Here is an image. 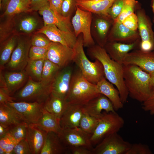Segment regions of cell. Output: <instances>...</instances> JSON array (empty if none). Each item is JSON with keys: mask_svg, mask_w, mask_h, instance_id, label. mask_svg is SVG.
<instances>
[{"mask_svg": "<svg viewBox=\"0 0 154 154\" xmlns=\"http://www.w3.org/2000/svg\"><path fill=\"white\" fill-rule=\"evenodd\" d=\"M124 123L123 119L116 112H103L90 137L92 145H97L107 136L118 132L123 127Z\"/></svg>", "mask_w": 154, "mask_h": 154, "instance_id": "cell-5", "label": "cell"}, {"mask_svg": "<svg viewBox=\"0 0 154 154\" xmlns=\"http://www.w3.org/2000/svg\"><path fill=\"white\" fill-rule=\"evenodd\" d=\"M123 67L124 82L129 96L143 103L151 92L149 73L135 65L123 64Z\"/></svg>", "mask_w": 154, "mask_h": 154, "instance_id": "cell-2", "label": "cell"}, {"mask_svg": "<svg viewBox=\"0 0 154 154\" xmlns=\"http://www.w3.org/2000/svg\"><path fill=\"white\" fill-rule=\"evenodd\" d=\"M11 106L28 124H37L42 115L43 104L24 101L7 103Z\"/></svg>", "mask_w": 154, "mask_h": 154, "instance_id": "cell-11", "label": "cell"}, {"mask_svg": "<svg viewBox=\"0 0 154 154\" xmlns=\"http://www.w3.org/2000/svg\"><path fill=\"white\" fill-rule=\"evenodd\" d=\"M10 0H0V7L1 9L5 10Z\"/></svg>", "mask_w": 154, "mask_h": 154, "instance_id": "cell-54", "label": "cell"}, {"mask_svg": "<svg viewBox=\"0 0 154 154\" xmlns=\"http://www.w3.org/2000/svg\"><path fill=\"white\" fill-rule=\"evenodd\" d=\"M149 74L150 76V83L152 86L154 84V72Z\"/></svg>", "mask_w": 154, "mask_h": 154, "instance_id": "cell-55", "label": "cell"}, {"mask_svg": "<svg viewBox=\"0 0 154 154\" xmlns=\"http://www.w3.org/2000/svg\"><path fill=\"white\" fill-rule=\"evenodd\" d=\"M44 60H29L25 69L29 77L37 81H40Z\"/></svg>", "mask_w": 154, "mask_h": 154, "instance_id": "cell-35", "label": "cell"}, {"mask_svg": "<svg viewBox=\"0 0 154 154\" xmlns=\"http://www.w3.org/2000/svg\"><path fill=\"white\" fill-rule=\"evenodd\" d=\"M47 133L36 124L28 125L25 139L29 144L32 154H40Z\"/></svg>", "mask_w": 154, "mask_h": 154, "instance_id": "cell-21", "label": "cell"}, {"mask_svg": "<svg viewBox=\"0 0 154 154\" xmlns=\"http://www.w3.org/2000/svg\"><path fill=\"white\" fill-rule=\"evenodd\" d=\"M28 124L25 122L10 127L7 134L12 136L18 143L26 138Z\"/></svg>", "mask_w": 154, "mask_h": 154, "instance_id": "cell-37", "label": "cell"}, {"mask_svg": "<svg viewBox=\"0 0 154 154\" xmlns=\"http://www.w3.org/2000/svg\"><path fill=\"white\" fill-rule=\"evenodd\" d=\"M84 108L85 113L98 118L102 115L103 110L107 112H116L111 101L101 94L84 105Z\"/></svg>", "mask_w": 154, "mask_h": 154, "instance_id": "cell-18", "label": "cell"}, {"mask_svg": "<svg viewBox=\"0 0 154 154\" xmlns=\"http://www.w3.org/2000/svg\"><path fill=\"white\" fill-rule=\"evenodd\" d=\"M48 47H41L31 46L29 50V59L35 60L47 59Z\"/></svg>", "mask_w": 154, "mask_h": 154, "instance_id": "cell-39", "label": "cell"}, {"mask_svg": "<svg viewBox=\"0 0 154 154\" xmlns=\"http://www.w3.org/2000/svg\"><path fill=\"white\" fill-rule=\"evenodd\" d=\"M115 0H76V5L81 9L110 18L108 12Z\"/></svg>", "mask_w": 154, "mask_h": 154, "instance_id": "cell-23", "label": "cell"}, {"mask_svg": "<svg viewBox=\"0 0 154 154\" xmlns=\"http://www.w3.org/2000/svg\"><path fill=\"white\" fill-rule=\"evenodd\" d=\"M35 33H42L51 41L59 42L72 48L77 39L74 33L62 31L53 24L44 25Z\"/></svg>", "mask_w": 154, "mask_h": 154, "instance_id": "cell-15", "label": "cell"}, {"mask_svg": "<svg viewBox=\"0 0 154 154\" xmlns=\"http://www.w3.org/2000/svg\"><path fill=\"white\" fill-rule=\"evenodd\" d=\"M14 102L13 97L10 95L5 90L0 88V104Z\"/></svg>", "mask_w": 154, "mask_h": 154, "instance_id": "cell-50", "label": "cell"}, {"mask_svg": "<svg viewBox=\"0 0 154 154\" xmlns=\"http://www.w3.org/2000/svg\"><path fill=\"white\" fill-rule=\"evenodd\" d=\"M122 23L131 30L138 31V19L136 14L135 13L126 17Z\"/></svg>", "mask_w": 154, "mask_h": 154, "instance_id": "cell-47", "label": "cell"}, {"mask_svg": "<svg viewBox=\"0 0 154 154\" xmlns=\"http://www.w3.org/2000/svg\"><path fill=\"white\" fill-rule=\"evenodd\" d=\"M17 143L16 140L8 134L0 137V147L5 150V154H12L13 149Z\"/></svg>", "mask_w": 154, "mask_h": 154, "instance_id": "cell-40", "label": "cell"}, {"mask_svg": "<svg viewBox=\"0 0 154 154\" xmlns=\"http://www.w3.org/2000/svg\"><path fill=\"white\" fill-rule=\"evenodd\" d=\"M99 118L84 112L80 122L79 127L84 132L91 136L99 122Z\"/></svg>", "mask_w": 154, "mask_h": 154, "instance_id": "cell-36", "label": "cell"}, {"mask_svg": "<svg viewBox=\"0 0 154 154\" xmlns=\"http://www.w3.org/2000/svg\"><path fill=\"white\" fill-rule=\"evenodd\" d=\"M9 127H5L0 124V137L7 134Z\"/></svg>", "mask_w": 154, "mask_h": 154, "instance_id": "cell-53", "label": "cell"}, {"mask_svg": "<svg viewBox=\"0 0 154 154\" xmlns=\"http://www.w3.org/2000/svg\"><path fill=\"white\" fill-rule=\"evenodd\" d=\"M4 76L8 92L11 96L21 88L27 82L29 78L25 69L6 72Z\"/></svg>", "mask_w": 154, "mask_h": 154, "instance_id": "cell-26", "label": "cell"}, {"mask_svg": "<svg viewBox=\"0 0 154 154\" xmlns=\"http://www.w3.org/2000/svg\"><path fill=\"white\" fill-rule=\"evenodd\" d=\"M100 16L95 22V27L98 35L96 40L98 45L104 47L107 42L108 34L111 24L114 22H111L112 19L110 18Z\"/></svg>", "mask_w": 154, "mask_h": 154, "instance_id": "cell-30", "label": "cell"}, {"mask_svg": "<svg viewBox=\"0 0 154 154\" xmlns=\"http://www.w3.org/2000/svg\"><path fill=\"white\" fill-rule=\"evenodd\" d=\"M142 108L151 115H154V84L151 86L150 95L142 104Z\"/></svg>", "mask_w": 154, "mask_h": 154, "instance_id": "cell-45", "label": "cell"}, {"mask_svg": "<svg viewBox=\"0 0 154 154\" xmlns=\"http://www.w3.org/2000/svg\"><path fill=\"white\" fill-rule=\"evenodd\" d=\"M70 154L69 149L61 141L57 133H47L40 154Z\"/></svg>", "mask_w": 154, "mask_h": 154, "instance_id": "cell-27", "label": "cell"}, {"mask_svg": "<svg viewBox=\"0 0 154 154\" xmlns=\"http://www.w3.org/2000/svg\"><path fill=\"white\" fill-rule=\"evenodd\" d=\"M0 154H5V150L0 147Z\"/></svg>", "mask_w": 154, "mask_h": 154, "instance_id": "cell-57", "label": "cell"}, {"mask_svg": "<svg viewBox=\"0 0 154 154\" xmlns=\"http://www.w3.org/2000/svg\"><path fill=\"white\" fill-rule=\"evenodd\" d=\"M136 15L138 19V30L140 42L151 43L154 44V31L152 24L149 17L143 9H139Z\"/></svg>", "mask_w": 154, "mask_h": 154, "instance_id": "cell-24", "label": "cell"}, {"mask_svg": "<svg viewBox=\"0 0 154 154\" xmlns=\"http://www.w3.org/2000/svg\"><path fill=\"white\" fill-rule=\"evenodd\" d=\"M140 39L138 31L131 30L122 23L114 22L108 36L107 42L129 44L140 40Z\"/></svg>", "mask_w": 154, "mask_h": 154, "instance_id": "cell-17", "label": "cell"}, {"mask_svg": "<svg viewBox=\"0 0 154 154\" xmlns=\"http://www.w3.org/2000/svg\"><path fill=\"white\" fill-rule=\"evenodd\" d=\"M83 35L80 34L77 37L73 48L74 54L73 61L77 66L84 77L90 82L95 84L105 77L102 63L95 59L91 62L86 56L84 50Z\"/></svg>", "mask_w": 154, "mask_h": 154, "instance_id": "cell-3", "label": "cell"}, {"mask_svg": "<svg viewBox=\"0 0 154 154\" xmlns=\"http://www.w3.org/2000/svg\"><path fill=\"white\" fill-rule=\"evenodd\" d=\"M96 84L86 80L78 68L73 71L66 100L69 104L84 105L98 96Z\"/></svg>", "mask_w": 154, "mask_h": 154, "instance_id": "cell-4", "label": "cell"}, {"mask_svg": "<svg viewBox=\"0 0 154 154\" xmlns=\"http://www.w3.org/2000/svg\"><path fill=\"white\" fill-rule=\"evenodd\" d=\"M140 41L139 40L129 44L108 41L104 48L112 59L123 64L126 55L139 45Z\"/></svg>", "mask_w": 154, "mask_h": 154, "instance_id": "cell-20", "label": "cell"}, {"mask_svg": "<svg viewBox=\"0 0 154 154\" xmlns=\"http://www.w3.org/2000/svg\"><path fill=\"white\" fill-rule=\"evenodd\" d=\"M76 7V0H64L62 7V15L66 17H70Z\"/></svg>", "mask_w": 154, "mask_h": 154, "instance_id": "cell-44", "label": "cell"}, {"mask_svg": "<svg viewBox=\"0 0 154 154\" xmlns=\"http://www.w3.org/2000/svg\"><path fill=\"white\" fill-rule=\"evenodd\" d=\"M18 16L11 19L13 33L29 34L38 29L40 22L35 16L28 14Z\"/></svg>", "mask_w": 154, "mask_h": 154, "instance_id": "cell-19", "label": "cell"}, {"mask_svg": "<svg viewBox=\"0 0 154 154\" xmlns=\"http://www.w3.org/2000/svg\"><path fill=\"white\" fill-rule=\"evenodd\" d=\"M60 69L57 65L47 59H45L40 81L45 85H51L55 76Z\"/></svg>", "mask_w": 154, "mask_h": 154, "instance_id": "cell-34", "label": "cell"}, {"mask_svg": "<svg viewBox=\"0 0 154 154\" xmlns=\"http://www.w3.org/2000/svg\"><path fill=\"white\" fill-rule=\"evenodd\" d=\"M96 85L98 92L105 95L109 99L116 111L123 107V104L121 101L118 90L105 77L98 82Z\"/></svg>", "mask_w": 154, "mask_h": 154, "instance_id": "cell-25", "label": "cell"}, {"mask_svg": "<svg viewBox=\"0 0 154 154\" xmlns=\"http://www.w3.org/2000/svg\"><path fill=\"white\" fill-rule=\"evenodd\" d=\"M18 37L16 35L12 36L1 44L0 50V69L9 61L12 53L17 43Z\"/></svg>", "mask_w": 154, "mask_h": 154, "instance_id": "cell-32", "label": "cell"}, {"mask_svg": "<svg viewBox=\"0 0 154 154\" xmlns=\"http://www.w3.org/2000/svg\"><path fill=\"white\" fill-rule=\"evenodd\" d=\"M152 152L147 145L141 143L131 144L126 154H152Z\"/></svg>", "mask_w": 154, "mask_h": 154, "instance_id": "cell-43", "label": "cell"}, {"mask_svg": "<svg viewBox=\"0 0 154 154\" xmlns=\"http://www.w3.org/2000/svg\"><path fill=\"white\" fill-rule=\"evenodd\" d=\"M92 13L83 10L77 6L71 23L74 33L76 37L81 34L83 35L84 46L88 47L94 45L95 42L91 32Z\"/></svg>", "mask_w": 154, "mask_h": 154, "instance_id": "cell-7", "label": "cell"}, {"mask_svg": "<svg viewBox=\"0 0 154 154\" xmlns=\"http://www.w3.org/2000/svg\"><path fill=\"white\" fill-rule=\"evenodd\" d=\"M48 0H31L30 7L31 11H38L48 2Z\"/></svg>", "mask_w": 154, "mask_h": 154, "instance_id": "cell-51", "label": "cell"}, {"mask_svg": "<svg viewBox=\"0 0 154 154\" xmlns=\"http://www.w3.org/2000/svg\"><path fill=\"white\" fill-rule=\"evenodd\" d=\"M12 154H32L29 146L26 139L21 140L16 145Z\"/></svg>", "mask_w": 154, "mask_h": 154, "instance_id": "cell-46", "label": "cell"}, {"mask_svg": "<svg viewBox=\"0 0 154 154\" xmlns=\"http://www.w3.org/2000/svg\"><path fill=\"white\" fill-rule=\"evenodd\" d=\"M131 144L125 140L118 133L104 138L92 149V154H126Z\"/></svg>", "mask_w": 154, "mask_h": 154, "instance_id": "cell-8", "label": "cell"}, {"mask_svg": "<svg viewBox=\"0 0 154 154\" xmlns=\"http://www.w3.org/2000/svg\"><path fill=\"white\" fill-rule=\"evenodd\" d=\"M88 52L90 57L102 63L105 77L116 87L121 102L125 103L129 96L124 82L123 64L112 59L105 48L98 45L89 47Z\"/></svg>", "mask_w": 154, "mask_h": 154, "instance_id": "cell-1", "label": "cell"}, {"mask_svg": "<svg viewBox=\"0 0 154 154\" xmlns=\"http://www.w3.org/2000/svg\"><path fill=\"white\" fill-rule=\"evenodd\" d=\"M73 68L69 64L61 68L51 84V93L53 95L65 99L69 90Z\"/></svg>", "mask_w": 154, "mask_h": 154, "instance_id": "cell-13", "label": "cell"}, {"mask_svg": "<svg viewBox=\"0 0 154 154\" xmlns=\"http://www.w3.org/2000/svg\"><path fill=\"white\" fill-rule=\"evenodd\" d=\"M151 6L152 8V11L153 14V22L154 23V0H151Z\"/></svg>", "mask_w": 154, "mask_h": 154, "instance_id": "cell-56", "label": "cell"}, {"mask_svg": "<svg viewBox=\"0 0 154 154\" xmlns=\"http://www.w3.org/2000/svg\"><path fill=\"white\" fill-rule=\"evenodd\" d=\"M38 11L40 14L42 16L44 26L54 25L62 31L73 33L70 20V17H64L55 13L50 7L48 2Z\"/></svg>", "mask_w": 154, "mask_h": 154, "instance_id": "cell-16", "label": "cell"}, {"mask_svg": "<svg viewBox=\"0 0 154 154\" xmlns=\"http://www.w3.org/2000/svg\"><path fill=\"white\" fill-rule=\"evenodd\" d=\"M70 154H92V150L83 147H73L69 148Z\"/></svg>", "mask_w": 154, "mask_h": 154, "instance_id": "cell-49", "label": "cell"}, {"mask_svg": "<svg viewBox=\"0 0 154 154\" xmlns=\"http://www.w3.org/2000/svg\"><path fill=\"white\" fill-rule=\"evenodd\" d=\"M30 0L31 1V0Z\"/></svg>", "mask_w": 154, "mask_h": 154, "instance_id": "cell-59", "label": "cell"}, {"mask_svg": "<svg viewBox=\"0 0 154 154\" xmlns=\"http://www.w3.org/2000/svg\"><path fill=\"white\" fill-rule=\"evenodd\" d=\"M64 0H48L50 8L55 13L62 15V7Z\"/></svg>", "mask_w": 154, "mask_h": 154, "instance_id": "cell-48", "label": "cell"}, {"mask_svg": "<svg viewBox=\"0 0 154 154\" xmlns=\"http://www.w3.org/2000/svg\"><path fill=\"white\" fill-rule=\"evenodd\" d=\"M131 0L133 1H136V0Z\"/></svg>", "mask_w": 154, "mask_h": 154, "instance_id": "cell-58", "label": "cell"}, {"mask_svg": "<svg viewBox=\"0 0 154 154\" xmlns=\"http://www.w3.org/2000/svg\"><path fill=\"white\" fill-rule=\"evenodd\" d=\"M57 134L63 144L68 148L83 147L92 150L93 148L90 140L91 135L79 127L62 128Z\"/></svg>", "mask_w": 154, "mask_h": 154, "instance_id": "cell-9", "label": "cell"}, {"mask_svg": "<svg viewBox=\"0 0 154 154\" xmlns=\"http://www.w3.org/2000/svg\"><path fill=\"white\" fill-rule=\"evenodd\" d=\"M51 93V85L29 78L25 85L13 96L14 102H37L43 104Z\"/></svg>", "mask_w": 154, "mask_h": 154, "instance_id": "cell-6", "label": "cell"}, {"mask_svg": "<svg viewBox=\"0 0 154 154\" xmlns=\"http://www.w3.org/2000/svg\"><path fill=\"white\" fill-rule=\"evenodd\" d=\"M30 0H10L3 15L12 17L23 12H31Z\"/></svg>", "mask_w": 154, "mask_h": 154, "instance_id": "cell-33", "label": "cell"}, {"mask_svg": "<svg viewBox=\"0 0 154 154\" xmlns=\"http://www.w3.org/2000/svg\"><path fill=\"white\" fill-rule=\"evenodd\" d=\"M42 33H36L31 39V46L41 47H48L51 41Z\"/></svg>", "mask_w": 154, "mask_h": 154, "instance_id": "cell-41", "label": "cell"}, {"mask_svg": "<svg viewBox=\"0 0 154 154\" xmlns=\"http://www.w3.org/2000/svg\"><path fill=\"white\" fill-rule=\"evenodd\" d=\"M24 122H25L11 106L7 103L0 104V125L10 127Z\"/></svg>", "mask_w": 154, "mask_h": 154, "instance_id": "cell-28", "label": "cell"}, {"mask_svg": "<svg viewBox=\"0 0 154 154\" xmlns=\"http://www.w3.org/2000/svg\"><path fill=\"white\" fill-rule=\"evenodd\" d=\"M73 48L60 43L51 41L48 46L47 59L61 68L73 61Z\"/></svg>", "mask_w": 154, "mask_h": 154, "instance_id": "cell-12", "label": "cell"}, {"mask_svg": "<svg viewBox=\"0 0 154 154\" xmlns=\"http://www.w3.org/2000/svg\"><path fill=\"white\" fill-rule=\"evenodd\" d=\"M124 0H115L108 10L110 17L114 21L119 15L123 7Z\"/></svg>", "mask_w": 154, "mask_h": 154, "instance_id": "cell-42", "label": "cell"}, {"mask_svg": "<svg viewBox=\"0 0 154 154\" xmlns=\"http://www.w3.org/2000/svg\"><path fill=\"white\" fill-rule=\"evenodd\" d=\"M137 2L131 0H124L121 11L117 18L114 22L121 23L127 17L134 13Z\"/></svg>", "mask_w": 154, "mask_h": 154, "instance_id": "cell-38", "label": "cell"}, {"mask_svg": "<svg viewBox=\"0 0 154 154\" xmlns=\"http://www.w3.org/2000/svg\"><path fill=\"white\" fill-rule=\"evenodd\" d=\"M84 113V105L68 104L60 119L61 128L79 127L80 122Z\"/></svg>", "mask_w": 154, "mask_h": 154, "instance_id": "cell-22", "label": "cell"}, {"mask_svg": "<svg viewBox=\"0 0 154 154\" xmlns=\"http://www.w3.org/2000/svg\"><path fill=\"white\" fill-rule=\"evenodd\" d=\"M123 64L135 65L151 73L154 72V51L145 52L139 49L130 51L125 57Z\"/></svg>", "mask_w": 154, "mask_h": 154, "instance_id": "cell-14", "label": "cell"}, {"mask_svg": "<svg viewBox=\"0 0 154 154\" xmlns=\"http://www.w3.org/2000/svg\"><path fill=\"white\" fill-rule=\"evenodd\" d=\"M36 124L47 133L54 132L58 133L62 129L60 119L44 109L42 117Z\"/></svg>", "mask_w": 154, "mask_h": 154, "instance_id": "cell-31", "label": "cell"}, {"mask_svg": "<svg viewBox=\"0 0 154 154\" xmlns=\"http://www.w3.org/2000/svg\"><path fill=\"white\" fill-rule=\"evenodd\" d=\"M0 88L5 90L8 92L7 84L4 76L1 71L0 74Z\"/></svg>", "mask_w": 154, "mask_h": 154, "instance_id": "cell-52", "label": "cell"}, {"mask_svg": "<svg viewBox=\"0 0 154 154\" xmlns=\"http://www.w3.org/2000/svg\"><path fill=\"white\" fill-rule=\"evenodd\" d=\"M31 46V40L18 37L17 45L7 64V68L12 71L24 70L29 60V52Z\"/></svg>", "mask_w": 154, "mask_h": 154, "instance_id": "cell-10", "label": "cell"}, {"mask_svg": "<svg viewBox=\"0 0 154 154\" xmlns=\"http://www.w3.org/2000/svg\"><path fill=\"white\" fill-rule=\"evenodd\" d=\"M68 104L66 100L51 94L43 104V109L60 119Z\"/></svg>", "mask_w": 154, "mask_h": 154, "instance_id": "cell-29", "label": "cell"}]
</instances>
